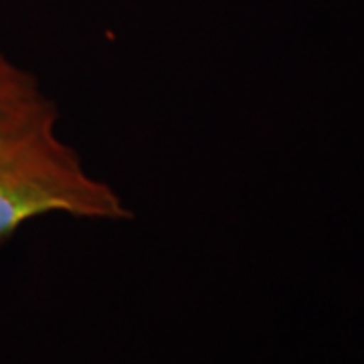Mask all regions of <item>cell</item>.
<instances>
[{"label": "cell", "mask_w": 364, "mask_h": 364, "mask_svg": "<svg viewBox=\"0 0 364 364\" xmlns=\"http://www.w3.org/2000/svg\"><path fill=\"white\" fill-rule=\"evenodd\" d=\"M57 122L0 142V245L26 221L53 213L91 221L134 219L117 191L90 174L75 148L59 138Z\"/></svg>", "instance_id": "obj_1"}, {"label": "cell", "mask_w": 364, "mask_h": 364, "mask_svg": "<svg viewBox=\"0 0 364 364\" xmlns=\"http://www.w3.org/2000/svg\"><path fill=\"white\" fill-rule=\"evenodd\" d=\"M57 119V105L37 77L0 53V142Z\"/></svg>", "instance_id": "obj_2"}]
</instances>
